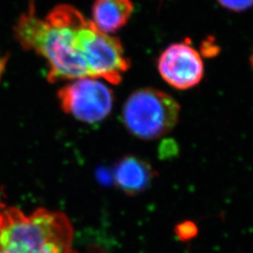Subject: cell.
Wrapping results in <instances>:
<instances>
[{
	"label": "cell",
	"mask_w": 253,
	"mask_h": 253,
	"mask_svg": "<svg viewBox=\"0 0 253 253\" xmlns=\"http://www.w3.org/2000/svg\"><path fill=\"white\" fill-rule=\"evenodd\" d=\"M87 19L70 5L55 7L44 19L33 8L20 16L15 37L26 50L35 51L48 63L49 81L89 77L82 47V30Z\"/></svg>",
	"instance_id": "obj_1"
},
{
	"label": "cell",
	"mask_w": 253,
	"mask_h": 253,
	"mask_svg": "<svg viewBox=\"0 0 253 253\" xmlns=\"http://www.w3.org/2000/svg\"><path fill=\"white\" fill-rule=\"evenodd\" d=\"M73 230L61 212L38 209L30 215L14 208L0 211V248L10 253H77Z\"/></svg>",
	"instance_id": "obj_2"
},
{
	"label": "cell",
	"mask_w": 253,
	"mask_h": 253,
	"mask_svg": "<svg viewBox=\"0 0 253 253\" xmlns=\"http://www.w3.org/2000/svg\"><path fill=\"white\" fill-rule=\"evenodd\" d=\"M180 112V104L172 96L147 87L127 98L122 117L132 135L142 140H156L172 131L178 123Z\"/></svg>",
	"instance_id": "obj_3"
},
{
	"label": "cell",
	"mask_w": 253,
	"mask_h": 253,
	"mask_svg": "<svg viewBox=\"0 0 253 253\" xmlns=\"http://www.w3.org/2000/svg\"><path fill=\"white\" fill-rule=\"evenodd\" d=\"M82 47L89 77L121 83L130 63L118 38L101 32L87 20L82 31Z\"/></svg>",
	"instance_id": "obj_4"
},
{
	"label": "cell",
	"mask_w": 253,
	"mask_h": 253,
	"mask_svg": "<svg viewBox=\"0 0 253 253\" xmlns=\"http://www.w3.org/2000/svg\"><path fill=\"white\" fill-rule=\"evenodd\" d=\"M57 97L65 113L86 123L104 120L114 106L113 91L92 77L72 80L59 89Z\"/></svg>",
	"instance_id": "obj_5"
},
{
	"label": "cell",
	"mask_w": 253,
	"mask_h": 253,
	"mask_svg": "<svg viewBox=\"0 0 253 253\" xmlns=\"http://www.w3.org/2000/svg\"><path fill=\"white\" fill-rule=\"evenodd\" d=\"M158 70L163 80L178 90L197 85L205 73L198 51L185 42L168 46L158 60Z\"/></svg>",
	"instance_id": "obj_6"
},
{
	"label": "cell",
	"mask_w": 253,
	"mask_h": 253,
	"mask_svg": "<svg viewBox=\"0 0 253 253\" xmlns=\"http://www.w3.org/2000/svg\"><path fill=\"white\" fill-rule=\"evenodd\" d=\"M114 175L120 190L127 195H137L150 187L157 172L150 163L130 155L117 163Z\"/></svg>",
	"instance_id": "obj_7"
},
{
	"label": "cell",
	"mask_w": 253,
	"mask_h": 253,
	"mask_svg": "<svg viewBox=\"0 0 253 253\" xmlns=\"http://www.w3.org/2000/svg\"><path fill=\"white\" fill-rule=\"evenodd\" d=\"M132 12L131 0H95L92 23L101 32L111 34L125 27Z\"/></svg>",
	"instance_id": "obj_8"
},
{
	"label": "cell",
	"mask_w": 253,
	"mask_h": 253,
	"mask_svg": "<svg viewBox=\"0 0 253 253\" xmlns=\"http://www.w3.org/2000/svg\"><path fill=\"white\" fill-rule=\"evenodd\" d=\"M224 9L235 12H242L253 7V0H217Z\"/></svg>",
	"instance_id": "obj_9"
},
{
	"label": "cell",
	"mask_w": 253,
	"mask_h": 253,
	"mask_svg": "<svg viewBox=\"0 0 253 253\" xmlns=\"http://www.w3.org/2000/svg\"><path fill=\"white\" fill-rule=\"evenodd\" d=\"M4 208H5V206H4V204H3L2 194H1V192H0V211H1V210H3Z\"/></svg>",
	"instance_id": "obj_10"
},
{
	"label": "cell",
	"mask_w": 253,
	"mask_h": 253,
	"mask_svg": "<svg viewBox=\"0 0 253 253\" xmlns=\"http://www.w3.org/2000/svg\"><path fill=\"white\" fill-rule=\"evenodd\" d=\"M0 253H10L8 252V251H6V250H4V249H2V248H0Z\"/></svg>",
	"instance_id": "obj_11"
},
{
	"label": "cell",
	"mask_w": 253,
	"mask_h": 253,
	"mask_svg": "<svg viewBox=\"0 0 253 253\" xmlns=\"http://www.w3.org/2000/svg\"><path fill=\"white\" fill-rule=\"evenodd\" d=\"M251 63H252V67H253V54H252V57H251Z\"/></svg>",
	"instance_id": "obj_12"
}]
</instances>
